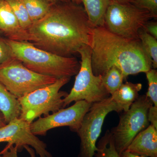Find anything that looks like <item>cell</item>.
I'll return each mask as SVG.
<instances>
[{"label":"cell","mask_w":157,"mask_h":157,"mask_svg":"<svg viewBox=\"0 0 157 157\" xmlns=\"http://www.w3.org/2000/svg\"><path fill=\"white\" fill-rule=\"evenodd\" d=\"M88 17L91 25L94 28L104 26L107 8L113 0H80Z\"/></svg>","instance_id":"cell-15"},{"label":"cell","mask_w":157,"mask_h":157,"mask_svg":"<svg viewBox=\"0 0 157 157\" xmlns=\"http://www.w3.org/2000/svg\"><path fill=\"white\" fill-rule=\"evenodd\" d=\"M126 150L144 157H157V129L150 124L136 135Z\"/></svg>","instance_id":"cell-13"},{"label":"cell","mask_w":157,"mask_h":157,"mask_svg":"<svg viewBox=\"0 0 157 157\" xmlns=\"http://www.w3.org/2000/svg\"><path fill=\"white\" fill-rule=\"evenodd\" d=\"M132 3L138 8L147 10L154 18H156L157 0H133Z\"/></svg>","instance_id":"cell-23"},{"label":"cell","mask_w":157,"mask_h":157,"mask_svg":"<svg viewBox=\"0 0 157 157\" xmlns=\"http://www.w3.org/2000/svg\"><path fill=\"white\" fill-rule=\"evenodd\" d=\"M70 78H59L52 84L18 98L21 106L19 118L31 124L42 116H47L63 108V100L68 94L60 90Z\"/></svg>","instance_id":"cell-4"},{"label":"cell","mask_w":157,"mask_h":157,"mask_svg":"<svg viewBox=\"0 0 157 157\" xmlns=\"http://www.w3.org/2000/svg\"><path fill=\"white\" fill-rule=\"evenodd\" d=\"M2 32H1V31H0V35H1V34H2Z\"/></svg>","instance_id":"cell-34"},{"label":"cell","mask_w":157,"mask_h":157,"mask_svg":"<svg viewBox=\"0 0 157 157\" xmlns=\"http://www.w3.org/2000/svg\"><path fill=\"white\" fill-rule=\"evenodd\" d=\"M113 1L120 3L126 4V3H132L133 0H113Z\"/></svg>","instance_id":"cell-31"},{"label":"cell","mask_w":157,"mask_h":157,"mask_svg":"<svg viewBox=\"0 0 157 157\" xmlns=\"http://www.w3.org/2000/svg\"><path fill=\"white\" fill-rule=\"evenodd\" d=\"M153 18L149 11L132 3L123 4L113 0L105 14L104 26L118 36L138 39L140 30Z\"/></svg>","instance_id":"cell-6"},{"label":"cell","mask_w":157,"mask_h":157,"mask_svg":"<svg viewBox=\"0 0 157 157\" xmlns=\"http://www.w3.org/2000/svg\"><path fill=\"white\" fill-rule=\"evenodd\" d=\"M52 4L59 2H69L71 1V0H46Z\"/></svg>","instance_id":"cell-30"},{"label":"cell","mask_w":157,"mask_h":157,"mask_svg":"<svg viewBox=\"0 0 157 157\" xmlns=\"http://www.w3.org/2000/svg\"><path fill=\"white\" fill-rule=\"evenodd\" d=\"M147 33L157 39V23L156 21H149L144 28Z\"/></svg>","instance_id":"cell-27"},{"label":"cell","mask_w":157,"mask_h":157,"mask_svg":"<svg viewBox=\"0 0 157 157\" xmlns=\"http://www.w3.org/2000/svg\"><path fill=\"white\" fill-rule=\"evenodd\" d=\"M10 4L21 27L26 31L32 25V21L21 0H6Z\"/></svg>","instance_id":"cell-21"},{"label":"cell","mask_w":157,"mask_h":157,"mask_svg":"<svg viewBox=\"0 0 157 157\" xmlns=\"http://www.w3.org/2000/svg\"><path fill=\"white\" fill-rule=\"evenodd\" d=\"M102 78L103 85L110 96L119 88L125 79L122 71L115 66L109 68Z\"/></svg>","instance_id":"cell-18"},{"label":"cell","mask_w":157,"mask_h":157,"mask_svg":"<svg viewBox=\"0 0 157 157\" xmlns=\"http://www.w3.org/2000/svg\"><path fill=\"white\" fill-rule=\"evenodd\" d=\"M56 79L35 73L14 57L0 65V82L17 99L52 84Z\"/></svg>","instance_id":"cell-7"},{"label":"cell","mask_w":157,"mask_h":157,"mask_svg":"<svg viewBox=\"0 0 157 157\" xmlns=\"http://www.w3.org/2000/svg\"><path fill=\"white\" fill-rule=\"evenodd\" d=\"M147 118L151 124L157 129V107L151 105L148 109Z\"/></svg>","instance_id":"cell-26"},{"label":"cell","mask_w":157,"mask_h":157,"mask_svg":"<svg viewBox=\"0 0 157 157\" xmlns=\"http://www.w3.org/2000/svg\"><path fill=\"white\" fill-rule=\"evenodd\" d=\"M113 111L121 112L111 96L92 104L76 133L80 140L78 157H94L98 150L96 144L101 135L105 118Z\"/></svg>","instance_id":"cell-9"},{"label":"cell","mask_w":157,"mask_h":157,"mask_svg":"<svg viewBox=\"0 0 157 157\" xmlns=\"http://www.w3.org/2000/svg\"><path fill=\"white\" fill-rule=\"evenodd\" d=\"M148 88L146 96L149 98L154 106L157 107V71L151 69L145 73Z\"/></svg>","instance_id":"cell-22"},{"label":"cell","mask_w":157,"mask_h":157,"mask_svg":"<svg viewBox=\"0 0 157 157\" xmlns=\"http://www.w3.org/2000/svg\"><path fill=\"white\" fill-rule=\"evenodd\" d=\"M93 28L84 8L72 1L53 4L26 31L28 42L59 56L72 57L89 45Z\"/></svg>","instance_id":"cell-1"},{"label":"cell","mask_w":157,"mask_h":157,"mask_svg":"<svg viewBox=\"0 0 157 157\" xmlns=\"http://www.w3.org/2000/svg\"><path fill=\"white\" fill-rule=\"evenodd\" d=\"M95 156L100 157H120L114 146V141L109 130L99 140ZM94 156V157H95Z\"/></svg>","instance_id":"cell-20"},{"label":"cell","mask_w":157,"mask_h":157,"mask_svg":"<svg viewBox=\"0 0 157 157\" xmlns=\"http://www.w3.org/2000/svg\"><path fill=\"white\" fill-rule=\"evenodd\" d=\"M0 31L7 39L17 41H27V32L21 28L10 4L0 0Z\"/></svg>","instance_id":"cell-12"},{"label":"cell","mask_w":157,"mask_h":157,"mask_svg":"<svg viewBox=\"0 0 157 157\" xmlns=\"http://www.w3.org/2000/svg\"><path fill=\"white\" fill-rule=\"evenodd\" d=\"M5 118L2 113L0 111V128L5 126L6 124Z\"/></svg>","instance_id":"cell-29"},{"label":"cell","mask_w":157,"mask_h":157,"mask_svg":"<svg viewBox=\"0 0 157 157\" xmlns=\"http://www.w3.org/2000/svg\"><path fill=\"white\" fill-rule=\"evenodd\" d=\"M71 1H72L73 2L78 4V5H80L81 3V2L80 0H71Z\"/></svg>","instance_id":"cell-32"},{"label":"cell","mask_w":157,"mask_h":157,"mask_svg":"<svg viewBox=\"0 0 157 157\" xmlns=\"http://www.w3.org/2000/svg\"><path fill=\"white\" fill-rule=\"evenodd\" d=\"M30 124L19 117L9 122L0 128V143L7 142L8 146H16L18 151L25 146H30L39 157H52L46 144L33 134Z\"/></svg>","instance_id":"cell-11"},{"label":"cell","mask_w":157,"mask_h":157,"mask_svg":"<svg viewBox=\"0 0 157 157\" xmlns=\"http://www.w3.org/2000/svg\"><path fill=\"white\" fill-rule=\"evenodd\" d=\"M89 46L92 70L95 76H103L115 66L126 79L129 75L145 73L152 68L140 39L118 36L104 26L93 28Z\"/></svg>","instance_id":"cell-2"},{"label":"cell","mask_w":157,"mask_h":157,"mask_svg":"<svg viewBox=\"0 0 157 157\" xmlns=\"http://www.w3.org/2000/svg\"><path fill=\"white\" fill-rule=\"evenodd\" d=\"M92 104L85 101H77L68 108H62L47 116L39 118L31 124V131L36 135H45L51 129L68 127L70 131L77 133Z\"/></svg>","instance_id":"cell-10"},{"label":"cell","mask_w":157,"mask_h":157,"mask_svg":"<svg viewBox=\"0 0 157 157\" xmlns=\"http://www.w3.org/2000/svg\"><path fill=\"white\" fill-rule=\"evenodd\" d=\"M119 155L120 157H144L133 153L127 150L122 152Z\"/></svg>","instance_id":"cell-28"},{"label":"cell","mask_w":157,"mask_h":157,"mask_svg":"<svg viewBox=\"0 0 157 157\" xmlns=\"http://www.w3.org/2000/svg\"><path fill=\"white\" fill-rule=\"evenodd\" d=\"M142 88L141 83L127 82L123 83L110 96L121 112H125L128 110L133 103L137 100Z\"/></svg>","instance_id":"cell-14"},{"label":"cell","mask_w":157,"mask_h":157,"mask_svg":"<svg viewBox=\"0 0 157 157\" xmlns=\"http://www.w3.org/2000/svg\"><path fill=\"white\" fill-rule=\"evenodd\" d=\"M6 39L13 57L35 73L59 79L71 78L79 71L80 62L74 57L59 56L37 48L27 41Z\"/></svg>","instance_id":"cell-3"},{"label":"cell","mask_w":157,"mask_h":157,"mask_svg":"<svg viewBox=\"0 0 157 157\" xmlns=\"http://www.w3.org/2000/svg\"><path fill=\"white\" fill-rule=\"evenodd\" d=\"M152 105L146 95L139 96L128 110L121 114L117 126L109 131L119 155L126 150L136 135L150 124L147 113Z\"/></svg>","instance_id":"cell-8"},{"label":"cell","mask_w":157,"mask_h":157,"mask_svg":"<svg viewBox=\"0 0 157 157\" xmlns=\"http://www.w3.org/2000/svg\"><path fill=\"white\" fill-rule=\"evenodd\" d=\"M139 39L145 54L150 60L152 69L157 67V39L152 36L144 29L139 33Z\"/></svg>","instance_id":"cell-19"},{"label":"cell","mask_w":157,"mask_h":157,"mask_svg":"<svg viewBox=\"0 0 157 157\" xmlns=\"http://www.w3.org/2000/svg\"><path fill=\"white\" fill-rule=\"evenodd\" d=\"M78 53L81 56L80 68L71 91L64 99L63 108L73 102L85 101L93 104L110 96L103 85L102 76H95L93 73L89 45L79 49Z\"/></svg>","instance_id":"cell-5"},{"label":"cell","mask_w":157,"mask_h":157,"mask_svg":"<svg viewBox=\"0 0 157 157\" xmlns=\"http://www.w3.org/2000/svg\"><path fill=\"white\" fill-rule=\"evenodd\" d=\"M24 148L26 150L31 157H36V153L34 149L29 146H25ZM18 149L17 147L12 145H7L5 149L0 152V157H18L17 156Z\"/></svg>","instance_id":"cell-24"},{"label":"cell","mask_w":157,"mask_h":157,"mask_svg":"<svg viewBox=\"0 0 157 157\" xmlns=\"http://www.w3.org/2000/svg\"><path fill=\"white\" fill-rule=\"evenodd\" d=\"M0 111L2 113L6 124L21 115V106L18 99L9 92L0 82Z\"/></svg>","instance_id":"cell-16"},{"label":"cell","mask_w":157,"mask_h":157,"mask_svg":"<svg viewBox=\"0 0 157 157\" xmlns=\"http://www.w3.org/2000/svg\"><path fill=\"white\" fill-rule=\"evenodd\" d=\"M32 22L41 19L49 11L53 4L46 0H21Z\"/></svg>","instance_id":"cell-17"},{"label":"cell","mask_w":157,"mask_h":157,"mask_svg":"<svg viewBox=\"0 0 157 157\" xmlns=\"http://www.w3.org/2000/svg\"><path fill=\"white\" fill-rule=\"evenodd\" d=\"M95 157H100L98 156L95 155Z\"/></svg>","instance_id":"cell-33"},{"label":"cell","mask_w":157,"mask_h":157,"mask_svg":"<svg viewBox=\"0 0 157 157\" xmlns=\"http://www.w3.org/2000/svg\"><path fill=\"white\" fill-rule=\"evenodd\" d=\"M13 57L11 47L6 38L0 36V65Z\"/></svg>","instance_id":"cell-25"}]
</instances>
